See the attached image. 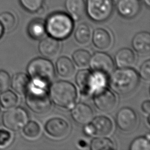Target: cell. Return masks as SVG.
<instances>
[{
    "label": "cell",
    "mask_w": 150,
    "mask_h": 150,
    "mask_svg": "<svg viewBox=\"0 0 150 150\" xmlns=\"http://www.w3.org/2000/svg\"><path fill=\"white\" fill-rule=\"evenodd\" d=\"M136 57L129 48H122L115 55V62L118 68L131 67L135 62Z\"/></svg>",
    "instance_id": "obj_19"
},
{
    "label": "cell",
    "mask_w": 150,
    "mask_h": 150,
    "mask_svg": "<svg viewBox=\"0 0 150 150\" xmlns=\"http://www.w3.org/2000/svg\"><path fill=\"white\" fill-rule=\"evenodd\" d=\"M141 8L140 0H117L116 9L118 13L125 19H132L139 12Z\"/></svg>",
    "instance_id": "obj_14"
},
{
    "label": "cell",
    "mask_w": 150,
    "mask_h": 150,
    "mask_svg": "<svg viewBox=\"0 0 150 150\" xmlns=\"http://www.w3.org/2000/svg\"><path fill=\"white\" fill-rule=\"evenodd\" d=\"M114 10L112 0H86L85 13L91 21L103 22L108 20Z\"/></svg>",
    "instance_id": "obj_7"
},
{
    "label": "cell",
    "mask_w": 150,
    "mask_h": 150,
    "mask_svg": "<svg viewBox=\"0 0 150 150\" xmlns=\"http://www.w3.org/2000/svg\"><path fill=\"white\" fill-rule=\"evenodd\" d=\"M139 76L144 80L148 81L150 79V60L145 61L141 65L139 69Z\"/></svg>",
    "instance_id": "obj_34"
},
{
    "label": "cell",
    "mask_w": 150,
    "mask_h": 150,
    "mask_svg": "<svg viewBox=\"0 0 150 150\" xmlns=\"http://www.w3.org/2000/svg\"><path fill=\"white\" fill-rule=\"evenodd\" d=\"M30 84V79L29 76L25 73H17L11 79L10 86L16 93L21 95L26 93Z\"/></svg>",
    "instance_id": "obj_20"
},
{
    "label": "cell",
    "mask_w": 150,
    "mask_h": 150,
    "mask_svg": "<svg viewBox=\"0 0 150 150\" xmlns=\"http://www.w3.org/2000/svg\"><path fill=\"white\" fill-rule=\"evenodd\" d=\"M25 94V103L33 112L45 114L52 107L51 100L45 88L36 86L30 83Z\"/></svg>",
    "instance_id": "obj_6"
},
{
    "label": "cell",
    "mask_w": 150,
    "mask_h": 150,
    "mask_svg": "<svg viewBox=\"0 0 150 150\" xmlns=\"http://www.w3.org/2000/svg\"><path fill=\"white\" fill-rule=\"evenodd\" d=\"M91 32L90 26L86 23L79 24L74 32V38L80 44L84 45L87 43L91 38Z\"/></svg>",
    "instance_id": "obj_24"
},
{
    "label": "cell",
    "mask_w": 150,
    "mask_h": 150,
    "mask_svg": "<svg viewBox=\"0 0 150 150\" xmlns=\"http://www.w3.org/2000/svg\"><path fill=\"white\" fill-rule=\"evenodd\" d=\"M50 100L57 106L68 108L74 105L77 99V90L71 83L57 81L53 83L49 90Z\"/></svg>",
    "instance_id": "obj_5"
},
{
    "label": "cell",
    "mask_w": 150,
    "mask_h": 150,
    "mask_svg": "<svg viewBox=\"0 0 150 150\" xmlns=\"http://www.w3.org/2000/svg\"><path fill=\"white\" fill-rule=\"evenodd\" d=\"M142 110L146 114H149L150 112V101L149 100H145L143 102L141 106Z\"/></svg>",
    "instance_id": "obj_35"
},
{
    "label": "cell",
    "mask_w": 150,
    "mask_h": 150,
    "mask_svg": "<svg viewBox=\"0 0 150 150\" xmlns=\"http://www.w3.org/2000/svg\"><path fill=\"white\" fill-rule=\"evenodd\" d=\"M64 7L74 21H79L85 13L84 0H65Z\"/></svg>",
    "instance_id": "obj_17"
},
{
    "label": "cell",
    "mask_w": 150,
    "mask_h": 150,
    "mask_svg": "<svg viewBox=\"0 0 150 150\" xmlns=\"http://www.w3.org/2000/svg\"><path fill=\"white\" fill-rule=\"evenodd\" d=\"M90 149L91 150H110L114 149L115 145L110 139L104 137H98L91 141Z\"/></svg>",
    "instance_id": "obj_26"
},
{
    "label": "cell",
    "mask_w": 150,
    "mask_h": 150,
    "mask_svg": "<svg viewBox=\"0 0 150 150\" xmlns=\"http://www.w3.org/2000/svg\"><path fill=\"white\" fill-rule=\"evenodd\" d=\"M115 122L118 128L125 132L134 130L137 125L138 118L136 112L129 107H123L117 112Z\"/></svg>",
    "instance_id": "obj_10"
},
{
    "label": "cell",
    "mask_w": 150,
    "mask_h": 150,
    "mask_svg": "<svg viewBox=\"0 0 150 150\" xmlns=\"http://www.w3.org/2000/svg\"><path fill=\"white\" fill-rule=\"evenodd\" d=\"M30 83L46 88L54 78V67L51 61L44 57L32 60L26 69Z\"/></svg>",
    "instance_id": "obj_2"
},
{
    "label": "cell",
    "mask_w": 150,
    "mask_h": 150,
    "mask_svg": "<svg viewBox=\"0 0 150 150\" xmlns=\"http://www.w3.org/2000/svg\"><path fill=\"white\" fill-rule=\"evenodd\" d=\"M146 123H147V125H148V127L149 128V115L148 114V116L147 117V120H146Z\"/></svg>",
    "instance_id": "obj_38"
},
{
    "label": "cell",
    "mask_w": 150,
    "mask_h": 150,
    "mask_svg": "<svg viewBox=\"0 0 150 150\" xmlns=\"http://www.w3.org/2000/svg\"><path fill=\"white\" fill-rule=\"evenodd\" d=\"M4 28H3V26H2V25H1V23H0V39H1V38L2 36V35H3V34H4Z\"/></svg>",
    "instance_id": "obj_36"
},
{
    "label": "cell",
    "mask_w": 150,
    "mask_h": 150,
    "mask_svg": "<svg viewBox=\"0 0 150 150\" xmlns=\"http://www.w3.org/2000/svg\"><path fill=\"white\" fill-rule=\"evenodd\" d=\"M0 23L3 26L4 31L9 32L15 28L16 25V18L13 13L5 11L0 13Z\"/></svg>",
    "instance_id": "obj_27"
},
{
    "label": "cell",
    "mask_w": 150,
    "mask_h": 150,
    "mask_svg": "<svg viewBox=\"0 0 150 150\" xmlns=\"http://www.w3.org/2000/svg\"><path fill=\"white\" fill-rule=\"evenodd\" d=\"M71 115L76 123L80 125H86L89 123L94 118V112L88 105L79 103L71 109Z\"/></svg>",
    "instance_id": "obj_15"
},
{
    "label": "cell",
    "mask_w": 150,
    "mask_h": 150,
    "mask_svg": "<svg viewBox=\"0 0 150 150\" xmlns=\"http://www.w3.org/2000/svg\"><path fill=\"white\" fill-rule=\"evenodd\" d=\"M112 129V123L109 118L105 116H98L84 125L83 132L90 137H105L110 134Z\"/></svg>",
    "instance_id": "obj_9"
},
{
    "label": "cell",
    "mask_w": 150,
    "mask_h": 150,
    "mask_svg": "<svg viewBox=\"0 0 150 150\" xmlns=\"http://www.w3.org/2000/svg\"><path fill=\"white\" fill-rule=\"evenodd\" d=\"M72 57L77 66L85 67L89 64L91 54L86 50L79 49L74 52Z\"/></svg>",
    "instance_id": "obj_30"
},
{
    "label": "cell",
    "mask_w": 150,
    "mask_h": 150,
    "mask_svg": "<svg viewBox=\"0 0 150 150\" xmlns=\"http://www.w3.org/2000/svg\"><path fill=\"white\" fill-rule=\"evenodd\" d=\"M23 9L30 13L39 12L43 8L45 0H18Z\"/></svg>",
    "instance_id": "obj_29"
},
{
    "label": "cell",
    "mask_w": 150,
    "mask_h": 150,
    "mask_svg": "<svg viewBox=\"0 0 150 150\" xmlns=\"http://www.w3.org/2000/svg\"><path fill=\"white\" fill-rule=\"evenodd\" d=\"M92 40L96 47L104 50L110 46L112 42V38L111 35L106 29L97 28L93 32Z\"/></svg>",
    "instance_id": "obj_21"
},
{
    "label": "cell",
    "mask_w": 150,
    "mask_h": 150,
    "mask_svg": "<svg viewBox=\"0 0 150 150\" xmlns=\"http://www.w3.org/2000/svg\"><path fill=\"white\" fill-rule=\"evenodd\" d=\"M106 75L88 69L80 70L76 76V82L84 97H89L108 83Z\"/></svg>",
    "instance_id": "obj_4"
},
{
    "label": "cell",
    "mask_w": 150,
    "mask_h": 150,
    "mask_svg": "<svg viewBox=\"0 0 150 150\" xmlns=\"http://www.w3.org/2000/svg\"><path fill=\"white\" fill-rule=\"evenodd\" d=\"M18 97L15 92L6 90L0 93V105L5 109H9L16 105Z\"/></svg>",
    "instance_id": "obj_25"
},
{
    "label": "cell",
    "mask_w": 150,
    "mask_h": 150,
    "mask_svg": "<svg viewBox=\"0 0 150 150\" xmlns=\"http://www.w3.org/2000/svg\"><path fill=\"white\" fill-rule=\"evenodd\" d=\"M144 4L147 6L148 7H149L150 6V0H142Z\"/></svg>",
    "instance_id": "obj_37"
},
{
    "label": "cell",
    "mask_w": 150,
    "mask_h": 150,
    "mask_svg": "<svg viewBox=\"0 0 150 150\" xmlns=\"http://www.w3.org/2000/svg\"><path fill=\"white\" fill-rule=\"evenodd\" d=\"M90 67L92 71L109 75L113 71L114 64L112 57L106 53L98 52L91 56Z\"/></svg>",
    "instance_id": "obj_11"
},
{
    "label": "cell",
    "mask_w": 150,
    "mask_h": 150,
    "mask_svg": "<svg viewBox=\"0 0 150 150\" xmlns=\"http://www.w3.org/2000/svg\"><path fill=\"white\" fill-rule=\"evenodd\" d=\"M23 136L28 139L37 138L40 132V127L38 123L34 121H28L22 129Z\"/></svg>",
    "instance_id": "obj_28"
},
{
    "label": "cell",
    "mask_w": 150,
    "mask_h": 150,
    "mask_svg": "<svg viewBox=\"0 0 150 150\" xmlns=\"http://www.w3.org/2000/svg\"><path fill=\"white\" fill-rule=\"evenodd\" d=\"M70 125L64 119L54 117L49 119L45 124V130L51 137L60 139L66 137L70 132Z\"/></svg>",
    "instance_id": "obj_13"
},
{
    "label": "cell",
    "mask_w": 150,
    "mask_h": 150,
    "mask_svg": "<svg viewBox=\"0 0 150 150\" xmlns=\"http://www.w3.org/2000/svg\"><path fill=\"white\" fill-rule=\"evenodd\" d=\"M56 68L59 75L63 78L72 77L76 70L72 61L66 56H62L57 59Z\"/></svg>",
    "instance_id": "obj_22"
},
{
    "label": "cell",
    "mask_w": 150,
    "mask_h": 150,
    "mask_svg": "<svg viewBox=\"0 0 150 150\" xmlns=\"http://www.w3.org/2000/svg\"><path fill=\"white\" fill-rule=\"evenodd\" d=\"M74 21L64 12H55L49 15L45 22L46 33L58 40L67 38L74 29Z\"/></svg>",
    "instance_id": "obj_3"
},
{
    "label": "cell",
    "mask_w": 150,
    "mask_h": 150,
    "mask_svg": "<svg viewBox=\"0 0 150 150\" xmlns=\"http://www.w3.org/2000/svg\"><path fill=\"white\" fill-rule=\"evenodd\" d=\"M28 34L33 39L39 40L46 33L45 22L41 19L32 20L28 26Z\"/></svg>",
    "instance_id": "obj_23"
},
{
    "label": "cell",
    "mask_w": 150,
    "mask_h": 150,
    "mask_svg": "<svg viewBox=\"0 0 150 150\" xmlns=\"http://www.w3.org/2000/svg\"><path fill=\"white\" fill-rule=\"evenodd\" d=\"M108 83L117 94L127 95L136 89L139 83V76L131 67L118 68L111 73Z\"/></svg>",
    "instance_id": "obj_1"
},
{
    "label": "cell",
    "mask_w": 150,
    "mask_h": 150,
    "mask_svg": "<svg viewBox=\"0 0 150 150\" xmlns=\"http://www.w3.org/2000/svg\"><path fill=\"white\" fill-rule=\"evenodd\" d=\"M93 96L95 106L102 112H110L116 105L117 99L115 96L106 87L97 91Z\"/></svg>",
    "instance_id": "obj_12"
},
{
    "label": "cell",
    "mask_w": 150,
    "mask_h": 150,
    "mask_svg": "<svg viewBox=\"0 0 150 150\" xmlns=\"http://www.w3.org/2000/svg\"><path fill=\"white\" fill-rule=\"evenodd\" d=\"M59 49V40L50 36L42 39L38 46L39 53L46 59L54 58L58 54Z\"/></svg>",
    "instance_id": "obj_16"
},
{
    "label": "cell",
    "mask_w": 150,
    "mask_h": 150,
    "mask_svg": "<svg viewBox=\"0 0 150 150\" xmlns=\"http://www.w3.org/2000/svg\"><path fill=\"white\" fill-rule=\"evenodd\" d=\"M11 83L9 74L5 70H0V93L9 89Z\"/></svg>",
    "instance_id": "obj_33"
},
{
    "label": "cell",
    "mask_w": 150,
    "mask_h": 150,
    "mask_svg": "<svg viewBox=\"0 0 150 150\" xmlns=\"http://www.w3.org/2000/svg\"><path fill=\"white\" fill-rule=\"evenodd\" d=\"M28 120L29 115L26 110L21 107L15 106L7 109L2 115L4 127L11 131L22 129Z\"/></svg>",
    "instance_id": "obj_8"
},
{
    "label": "cell",
    "mask_w": 150,
    "mask_h": 150,
    "mask_svg": "<svg viewBox=\"0 0 150 150\" xmlns=\"http://www.w3.org/2000/svg\"><path fill=\"white\" fill-rule=\"evenodd\" d=\"M112 1H113L114 2V1H115V2H116V1H117V0H112Z\"/></svg>",
    "instance_id": "obj_40"
},
{
    "label": "cell",
    "mask_w": 150,
    "mask_h": 150,
    "mask_svg": "<svg viewBox=\"0 0 150 150\" xmlns=\"http://www.w3.org/2000/svg\"><path fill=\"white\" fill-rule=\"evenodd\" d=\"M13 140V135L11 130L5 127H0V149L8 148Z\"/></svg>",
    "instance_id": "obj_32"
},
{
    "label": "cell",
    "mask_w": 150,
    "mask_h": 150,
    "mask_svg": "<svg viewBox=\"0 0 150 150\" xmlns=\"http://www.w3.org/2000/svg\"><path fill=\"white\" fill-rule=\"evenodd\" d=\"M1 105H0V115H1Z\"/></svg>",
    "instance_id": "obj_39"
},
{
    "label": "cell",
    "mask_w": 150,
    "mask_h": 150,
    "mask_svg": "<svg viewBox=\"0 0 150 150\" xmlns=\"http://www.w3.org/2000/svg\"><path fill=\"white\" fill-rule=\"evenodd\" d=\"M129 149L131 150H149V134H148L145 137H140L135 138L130 144Z\"/></svg>",
    "instance_id": "obj_31"
},
{
    "label": "cell",
    "mask_w": 150,
    "mask_h": 150,
    "mask_svg": "<svg viewBox=\"0 0 150 150\" xmlns=\"http://www.w3.org/2000/svg\"><path fill=\"white\" fill-rule=\"evenodd\" d=\"M132 46L139 54H147L150 50V34L148 32L137 33L132 40Z\"/></svg>",
    "instance_id": "obj_18"
}]
</instances>
